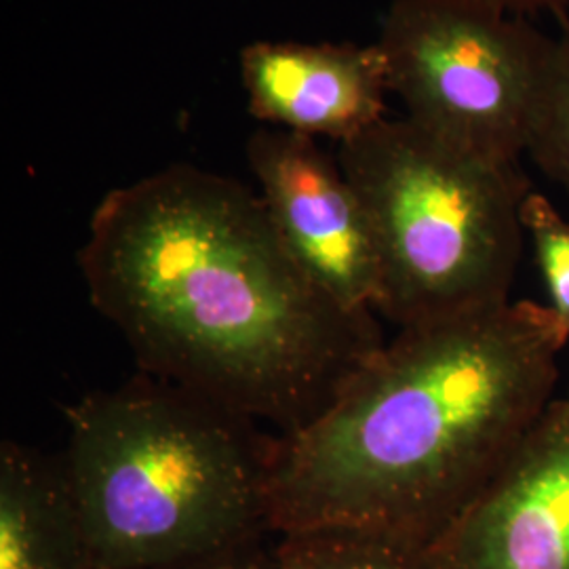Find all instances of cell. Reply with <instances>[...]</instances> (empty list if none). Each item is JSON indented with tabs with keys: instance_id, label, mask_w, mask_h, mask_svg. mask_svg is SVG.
Returning a JSON list of instances; mask_svg holds the SVG:
<instances>
[{
	"instance_id": "obj_1",
	"label": "cell",
	"mask_w": 569,
	"mask_h": 569,
	"mask_svg": "<svg viewBox=\"0 0 569 569\" xmlns=\"http://www.w3.org/2000/svg\"><path fill=\"white\" fill-rule=\"evenodd\" d=\"M79 266L142 373L281 435L387 345L306 277L258 192L194 164L110 190Z\"/></svg>"
},
{
	"instance_id": "obj_2",
	"label": "cell",
	"mask_w": 569,
	"mask_h": 569,
	"mask_svg": "<svg viewBox=\"0 0 569 569\" xmlns=\"http://www.w3.org/2000/svg\"><path fill=\"white\" fill-rule=\"evenodd\" d=\"M568 342L531 300L399 329L319 413L272 437L268 531L425 552L557 399Z\"/></svg>"
},
{
	"instance_id": "obj_3",
	"label": "cell",
	"mask_w": 569,
	"mask_h": 569,
	"mask_svg": "<svg viewBox=\"0 0 569 569\" xmlns=\"http://www.w3.org/2000/svg\"><path fill=\"white\" fill-rule=\"evenodd\" d=\"M61 458L91 569H171L258 545L272 437L140 373L66 407Z\"/></svg>"
},
{
	"instance_id": "obj_4",
	"label": "cell",
	"mask_w": 569,
	"mask_h": 569,
	"mask_svg": "<svg viewBox=\"0 0 569 569\" xmlns=\"http://www.w3.org/2000/svg\"><path fill=\"white\" fill-rule=\"evenodd\" d=\"M382 266V312L399 329L510 302L531 190L519 163L453 148L407 119L340 143Z\"/></svg>"
},
{
	"instance_id": "obj_5",
	"label": "cell",
	"mask_w": 569,
	"mask_h": 569,
	"mask_svg": "<svg viewBox=\"0 0 569 569\" xmlns=\"http://www.w3.org/2000/svg\"><path fill=\"white\" fill-rule=\"evenodd\" d=\"M378 44L407 121L470 154L528 152L552 39L470 0H392Z\"/></svg>"
},
{
	"instance_id": "obj_6",
	"label": "cell",
	"mask_w": 569,
	"mask_h": 569,
	"mask_svg": "<svg viewBox=\"0 0 569 569\" xmlns=\"http://www.w3.org/2000/svg\"><path fill=\"white\" fill-rule=\"evenodd\" d=\"M247 163L281 243L327 298L373 315L382 266L366 204L342 164L315 138L268 127L247 142Z\"/></svg>"
},
{
	"instance_id": "obj_7",
	"label": "cell",
	"mask_w": 569,
	"mask_h": 569,
	"mask_svg": "<svg viewBox=\"0 0 569 569\" xmlns=\"http://www.w3.org/2000/svg\"><path fill=\"white\" fill-rule=\"evenodd\" d=\"M425 555L435 569H569V395Z\"/></svg>"
},
{
	"instance_id": "obj_8",
	"label": "cell",
	"mask_w": 569,
	"mask_h": 569,
	"mask_svg": "<svg viewBox=\"0 0 569 569\" xmlns=\"http://www.w3.org/2000/svg\"><path fill=\"white\" fill-rule=\"evenodd\" d=\"M249 112L274 129L348 142L387 119L388 66L378 42H270L241 51Z\"/></svg>"
},
{
	"instance_id": "obj_9",
	"label": "cell",
	"mask_w": 569,
	"mask_h": 569,
	"mask_svg": "<svg viewBox=\"0 0 569 569\" xmlns=\"http://www.w3.org/2000/svg\"><path fill=\"white\" fill-rule=\"evenodd\" d=\"M0 569H91L61 460L0 446Z\"/></svg>"
},
{
	"instance_id": "obj_10",
	"label": "cell",
	"mask_w": 569,
	"mask_h": 569,
	"mask_svg": "<svg viewBox=\"0 0 569 569\" xmlns=\"http://www.w3.org/2000/svg\"><path fill=\"white\" fill-rule=\"evenodd\" d=\"M526 154L569 194V21L552 39Z\"/></svg>"
},
{
	"instance_id": "obj_11",
	"label": "cell",
	"mask_w": 569,
	"mask_h": 569,
	"mask_svg": "<svg viewBox=\"0 0 569 569\" xmlns=\"http://www.w3.org/2000/svg\"><path fill=\"white\" fill-rule=\"evenodd\" d=\"M272 559L274 569H435L425 552L336 533L283 536Z\"/></svg>"
},
{
	"instance_id": "obj_12",
	"label": "cell",
	"mask_w": 569,
	"mask_h": 569,
	"mask_svg": "<svg viewBox=\"0 0 569 569\" xmlns=\"http://www.w3.org/2000/svg\"><path fill=\"white\" fill-rule=\"evenodd\" d=\"M521 220L549 291L550 310L569 331V222L536 190L523 201Z\"/></svg>"
},
{
	"instance_id": "obj_13",
	"label": "cell",
	"mask_w": 569,
	"mask_h": 569,
	"mask_svg": "<svg viewBox=\"0 0 569 569\" xmlns=\"http://www.w3.org/2000/svg\"><path fill=\"white\" fill-rule=\"evenodd\" d=\"M171 569H274V559L272 555L268 557L258 549V545H249L243 549L230 550L218 557H209Z\"/></svg>"
},
{
	"instance_id": "obj_14",
	"label": "cell",
	"mask_w": 569,
	"mask_h": 569,
	"mask_svg": "<svg viewBox=\"0 0 569 569\" xmlns=\"http://www.w3.org/2000/svg\"><path fill=\"white\" fill-rule=\"evenodd\" d=\"M477 4H483L493 11L515 16V18H526L536 16V13H552L559 23H568L569 0H470Z\"/></svg>"
}]
</instances>
